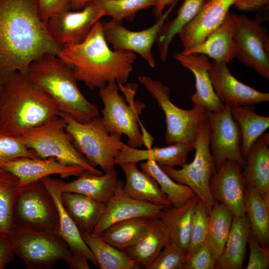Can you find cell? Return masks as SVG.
<instances>
[{
    "label": "cell",
    "instance_id": "obj_1",
    "mask_svg": "<svg viewBox=\"0 0 269 269\" xmlns=\"http://www.w3.org/2000/svg\"><path fill=\"white\" fill-rule=\"evenodd\" d=\"M40 18L37 0H0V88L12 74L28 75L30 63L62 48Z\"/></svg>",
    "mask_w": 269,
    "mask_h": 269
},
{
    "label": "cell",
    "instance_id": "obj_2",
    "mask_svg": "<svg viewBox=\"0 0 269 269\" xmlns=\"http://www.w3.org/2000/svg\"><path fill=\"white\" fill-rule=\"evenodd\" d=\"M57 56L73 69L77 80L91 90L109 83H127L136 57L131 51L111 50L100 21L84 41L63 45Z\"/></svg>",
    "mask_w": 269,
    "mask_h": 269
},
{
    "label": "cell",
    "instance_id": "obj_3",
    "mask_svg": "<svg viewBox=\"0 0 269 269\" xmlns=\"http://www.w3.org/2000/svg\"><path fill=\"white\" fill-rule=\"evenodd\" d=\"M61 113L54 100L28 75L16 72L0 88V130L12 136Z\"/></svg>",
    "mask_w": 269,
    "mask_h": 269
},
{
    "label": "cell",
    "instance_id": "obj_4",
    "mask_svg": "<svg viewBox=\"0 0 269 269\" xmlns=\"http://www.w3.org/2000/svg\"><path fill=\"white\" fill-rule=\"evenodd\" d=\"M28 76L54 100L61 113L82 123L99 116L97 105L78 88L73 69L57 55L46 54L32 61Z\"/></svg>",
    "mask_w": 269,
    "mask_h": 269
},
{
    "label": "cell",
    "instance_id": "obj_5",
    "mask_svg": "<svg viewBox=\"0 0 269 269\" xmlns=\"http://www.w3.org/2000/svg\"><path fill=\"white\" fill-rule=\"evenodd\" d=\"M137 89L135 83L112 82L100 89L98 95L104 104L101 119L108 132L125 134L128 145L138 148L144 145L139 117L146 105L134 101Z\"/></svg>",
    "mask_w": 269,
    "mask_h": 269
},
{
    "label": "cell",
    "instance_id": "obj_6",
    "mask_svg": "<svg viewBox=\"0 0 269 269\" xmlns=\"http://www.w3.org/2000/svg\"><path fill=\"white\" fill-rule=\"evenodd\" d=\"M41 158H55L66 165H77L95 175L103 173L94 167L75 147L65 128V123L59 116H54L44 123L13 136Z\"/></svg>",
    "mask_w": 269,
    "mask_h": 269
},
{
    "label": "cell",
    "instance_id": "obj_7",
    "mask_svg": "<svg viewBox=\"0 0 269 269\" xmlns=\"http://www.w3.org/2000/svg\"><path fill=\"white\" fill-rule=\"evenodd\" d=\"M59 117L65 122L75 147L94 167L99 166L105 172L115 168L114 160L124 143L122 135L109 134L99 116L86 123L62 113Z\"/></svg>",
    "mask_w": 269,
    "mask_h": 269
},
{
    "label": "cell",
    "instance_id": "obj_8",
    "mask_svg": "<svg viewBox=\"0 0 269 269\" xmlns=\"http://www.w3.org/2000/svg\"><path fill=\"white\" fill-rule=\"evenodd\" d=\"M210 125L207 118L199 126L194 144V157L181 168L158 164L176 182L187 185L194 192L210 212L214 199L210 189L211 179L216 170L210 146Z\"/></svg>",
    "mask_w": 269,
    "mask_h": 269
},
{
    "label": "cell",
    "instance_id": "obj_9",
    "mask_svg": "<svg viewBox=\"0 0 269 269\" xmlns=\"http://www.w3.org/2000/svg\"><path fill=\"white\" fill-rule=\"evenodd\" d=\"M13 252L28 269H49L59 260L65 262L72 253L57 234L14 225L9 234Z\"/></svg>",
    "mask_w": 269,
    "mask_h": 269
},
{
    "label": "cell",
    "instance_id": "obj_10",
    "mask_svg": "<svg viewBox=\"0 0 269 269\" xmlns=\"http://www.w3.org/2000/svg\"><path fill=\"white\" fill-rule=\"evenodd\" d=\"M138 80L145 88L163 111L166 125L165 141L168 144L181 142L194 146L197 129L207 118V111L194 106L190 110L180 108L170 99V89L161 82L146 76Z\"/></svg>",
    "mask_w": 269,
    "mask_h": 269
},
{
    "label": "cell",
    "instance_id": "obj_11",
    "mask_svg": "<svg viewBox=\"0 0 269 269\" xmlns=\"http://www.w3.org/2000/svg\"><path fill=\"white\" fill-rule=\"evenodd\" d=\"M13 221L22 228L58 235V211L41 180L21 186L14 209Z\"/></svg>",
    "mask_w": 269,
    "mask_h": 269
},
{
    "label": "cell",
    "instance_id": "obj_12",
    "mask_svg": "<svg viewBox=\"0 0 269 269\" xmlns=\"http://www.w3.org/2000/svg\"><path fill=\"white\" fill-rule=\"evenodd\" d=\"M234 23L233 38L237 55L243 64L269 79V35L268 28L258 18L231 13Z\"/></svg>",
    "mask_w": 269,
    "mask_h": 269
},
{
    "label": "cell",
    "instance_id": "obj_13",
    "mask_svg": "<svg viewBox=\"0 0 269 269\" xmlns=\"http://www.w3.org/2000/svg\"><path fill=\"white\" fill-rule=\"evenodd\" d=\"M105 12L98 0H91L81 9L71 10L51 16L46 21L48 31L59 45L82 42Z\"/></svg>",
    "mask_w": 269,
    "mask_h": 269
},
{
    "label": "cell",
    "instance_id": "obj_14",
    "mask_svg": "<svg viewBox=\"0 0 269 269\" xmlns=\"http://www.w3.org/2000/svg\"><path fill=\"white\" fill-rule=\"evenodd\" d=\"M176 3L170 5L153 25L140 31L130 30L120 21L112 19L102 22L106 40L112 44L114 50L136 53L150 67L154 68L156 61L152 53L153 45L161 27Z\"/></svg>",
    "mask_w": 269,
    "mask_h": 269
},
{
    "label": "cell",
    "instance_id": "obj_15",
    "mask_svg": "<svg viewBox=\"0 0 269 269\" xmlns=\"http://www.w3.org/2000/svg\"><path fill=\"white\" fill-rule=\"evenodd\" d=\"M210 125V146L216 169L225 160L238 162L243 168L246 161L241 151L239 127L234 120L231 106L224 105L218 112H207Z\"/></svg>",
    "mask_w": 269,
    "mask_h": 269
},
{
    "label": "cell",
    "instance_id": "obj_16",
    "mask_svg": "<svg viewBox=\"0 0 269 269\" xmlns=\"http://www.w3.org/2000/svg\"><path fill=\"white\" fill-rule=\"evenodd\" d=\"M243 167L232 160L224 161L213 175L210 183L212 195L224 204L233 216L244 215V193L246 187Z\"/></svg>",
    "mask_w": 269,
    "mask_h": 269
},
{
    "label": "cell",
    "instance_id": "obj_17",
    "mask_svg": "<svg viewBox=\"0 0 269 269\" xmlns=\"http://www.w3.org/2000/svg\"><path fill=\"white\" fill-rule=\"evenodd\" d=\"M209 73L214 92L224 105L253 106L269 101V93L259 91L239 81L225 63L213 61Z\"/></svg>",
    "mask_w": 269,
    "mask_h": 269
},
{
    "label": "cell",
    "instance_id": "obj_18",
    "mask_svg": "<svg viewBox=\"0 0 269 269\" xmlns=\"http://www.w3.org/2000/svg\"><path fill=\"white\" fill-rule=\"evenodd\" d=\"M123 187L122 181L118 179L114 194L105 203L103 215L93 233L99 235L111 225L128 219L159 218L161 210L166 207L131 198L124 192Z\"/></svg>",
    "mask_w": 269,
    "mask_h": 269
},
{
    "label": "cell",
    "instance_id": "obj_19",
    "mask_svg": "<svg viewBox=\"0 0 269 269\" xmlns=\"http://www.w3.org/2000/svg\"><path fill=\"white\" fill-rule=\"evenodd\" d=\"M0 167L15 175L23 186L53 174L62 178L78 176L85 170L77 165H66L53 157L47 158L19 157L3 162Z\"/></svg>",
    "mask_w": 269,
    "mask_h": 269
},
{
    "label": "cell",
    "instance_id": "obj_20",
    "mask_svg": "<svg viewBox=\"0 0 269 269\" xmlns=\"http://www.w3.org/2000/svg\"><path fill=\"white\" fill-rule=\"evenodd\" d=\"M236 0H208L195 17L177 34L184 47L191 48L203 42L223 21Z\"/></svg>",
    "mask_w": 269,
    "mask_h": 269
},
{
    "label": "cell",
    "instance_id": "obj_21",
    "mask_svg": "<svg viewBox=\"0 0 269 269\" xmlns=\"http://www.w3.org/2000/svg\"><path fill=\"white\" fill-rule=\"evenodd\" d=\"M174 56L195 77V92L191 97L194 106L202 107L207 112L222 110L224 104L218 98L212 87L209 73L212 62L208 57L203 54L182 52L175 53Z\"/></svg>",
    "mask_w": 269,
    "mask_h": 269
},
{
    "label": "cell",
    "instance_id": "obj_22",
    "mask_svg": "<svg viewBox=\"0 0 269 269\" xmlns=\"http://www.w3.org/2000/svg\"><path fill=\"white\" fill-rule=\"evenodd\" d=\"M194 149L190 144L178 142L163 147L154 146L146 149L130 147L124 143L115 165L125 163H137L142 160H152L158 164L182 167L187 163L188 153Z\"/></svg>",
    "mask_w": 269,
    "mask_h": 269
},
{
    "label": "cell",
    "instance_id": "obj_23",
    "mask_svg": "<svg viewBox=\"0 0 269 269\" xmlns=\"http://www.w3.org/2000/svg\"><path fill=\"white\" fill-rule=\"evenodd\" d=\"M52 196L59 213L58 235L67 244L72 255L82 257L90 261L95 267L98 264L91 250L83 239L81 233L75 223L65 209L61 198L58 179L50 176L41 179Z\"/></svg>",
    "mask_w": 269,
    "mask_h": 269
},
{
    "label": "cell",
    "instance_id": "obj_24",
    "mask_svg": "<svg viewBox=\"0 0 269 269\" xmlns=\"http://www.w3.org/2000/svg\"><path fill=\"white\" fill-rule=\"evenodd\" d=\"M234 23L229 11L222 23L212 31L200 44L181 52L184 54H203L213 61L227 64L237 55L233 38Z\"/></svg>",
    "mask_w": 269,
    "mask_h": 269
},
{
    "label": "cell",
    "instance_id": "obj_25",
    "mask_svg": "<svg viewBox=\"0 0 269 269\" xmlns=\"http://www.w3.org/2000/svg\"><path fill=\"white\" fill-rule=\"evenodd\" d=\"M268 134H262L254 143L246 158L242 171L246 186L257 189L269 200V148Z\"/></svg>",
    "mask_w": 269,
    "mask_h": 269
},
{
    "label": "cell",
    "instance_id": "obj_26",
    "mask_svg": "<svg viewBox=\"0 0 269 269\" xmlns=\"http://www.w3.org/2000/svg\"><path fill=\"white\" fill-rule=\"evenodd\" d=\"M118 181L114 168L99 175L85 171L70 182L58 179V185L61 192L77 193L106 203L113 196Z\"/></svg>",
    "mask_w": 269,
    "mask_h": 269
},
{
    "label": "cell",
    "instance_id": "obj_27",
    "mask_svg": "<svg viewBox=\"0 0 269 269\" xmlns=\"http://www.w3.org/2000/svg\"><path fill=\"white\" fill-rule=\"evenodd\" d=\"M171 241L165 225L159 218L148 219L144 236L136 244L121 250L141 268L147 269L162 249Z\"/></svg>",
    "mask_w": 269,
    "mask_h": 269
},
{
    "label": "cell",
    "instance_id": "obj_28",
    "mask_svg": "<svg viewBox=\"0 0 269 269\" xmlns=\"http://www.w3.org/2000/svg\"><path fill=\"white\" fill-rule=\"evenodd\" d=\"M120 166L126 177L123 190L126 195L134 199L159 206H171L156 181L148 174L138 170L136 163H125Z\"/></svg>",
    "mask_w": 269,
    "mask_h": 269
},
{
    "label": "cell",
    "instance_id": "obj_29",
    "mask_svg": "<svg viewBox=\"0 0 269 269\" xmlns=\"http://www.w3.org/2000/svg\"><path fill=\"white\" fill-rule=\"evenodd\" d=\"M61 198L65 209L80 233L93 232L103 215L105 203L73 192H61Z\"/></svg>",
    "mask_w": 269,
    "mask_h": 269
},
{
    "label": "cell",
    "instance_id": "obj_30",
    "mask_svg": "<svg viewBox=\"0 0 269 269\" xmlns=\"http://www.w3.org/2000/svg\"><path fill=\"white\" fill-rule=\"evenodd\" d=\"M251 233L246 215L233 216L230 231L216 269H241L245 260L248 238Z\"/></svg>",
    "mask_w": 269,
    "mask_h": 269
},
{
    "label": "cell",
    "instance_id": "obj_31",
    "mask_svg": "<svg viewBox=\"0 0 269 269\" xmlns=\"http://www.w3.org/2000/svg\"><path fill=\"white\" fill-rule=\"evenodd\" d=\"M199 200V198L195 195L180 207H164L161 210L159 217L167 228L171 240L186 252L190 241L192 215Z\"/></svg>",
    "mask_w": 269,
    "mask_h": 269
},
{
    "label": "cell",
    "instance_id": "obj_32",
    "mask_svg": "<svg viewBox=\"0 0 269 269\" xmlns=\"http://www.w3.org/2000/svg\"><path fill=\"white\" fill-rule=\"evenodd\" d=\"M244 203L251 233L262 247L268 246L269 200L265 199L255 188L246 186Z\"/></svg>",
    "mask_w": 269,
    "mask_h": 269
},
{
    "label": "cell",
    "instance_id": "obj_33",
    "mask_svg": "<svg viewBox=\"0 0 269 269\" xmlns=\"http://www.w3.org/2000/svg\"><path fill=\"white\" fill-rule=\"evenodd\" d=\"M81 236L95 257L101 269H137L142 268L123 251L104 241L93 232L81 233Z\"/></svg>",
    "mask_w": 269,
    "mask_h": 269
},
{
    "label": "cell",
    "instance_id": "obj_34",
    "mask_svg": "<svg viewBox=\"0 0 269 269\" xmlns=\"http://www.w3.org/2000/svg\"><path fill=\"white\" fill-rule=\"evenodd\" d=\"M252 107H231L232 117L240 129L241 151L245 159L254 143L269 127V118L257 114Z\"/></svg>",
    "mask_w": 269,
    "mask_h": 269
},
{
    "label": "cell",
    "instance_id": "obj_35",
    "mask_svg": "<svg viewBox=\"0 0 269 269\" xmlns=\"http://www.w3.org/2000/svg\"><path fill=\"white\" fill-rule=\"evenodd\" d=\"M207 0H184L175 18L163 24L155 41L162 61L167 59L169 47L174 37L195 17Z\"/></svg>",
    "mask_w": 269,
    "mask_h": 269
},
{
    "label": "cell",
    "instance_id": "obj_36",
    "mask_svg": "<svg viewBox=\"0 0 269 269\" xmlns=\"http://www.w3.org/2000/svg\"><path fill=\"white\" fill-rule=\"evenodd\" d=\"M147 228L148 219L133 218L115 223L99 235L111 245L122 250L138 243Z\"/></svg>",
    "mask_w": 269,
    "mask_h": 269
},
{
    "label": "cell",
    "instance_id": "obj_37",
    "mask_svg": "<svg viewBox=\"0 0 269 269\" xmlns=\"http://www.w3.org/2000/svg\"><path fill=\"white\" fill-rule=\"evenodd\" d=\"M233 215L223 203L216 201L209 212L207 244L217 261L227 240Z\"/></svg>",
    "mask_w": 269,
    "mask_h": 269
},
{
    "label": "cell",
    "instance_id": "obj_38",
    "mask_svg": "<svg viewBox=\"0 0 269 269\" xmlns=\"http://www.w3.org/2000/svg\"><path fill=\"white\" fill-rule=\"evenodd\" d=\"M141 170L151 176L166 195L171 206L180 207L196 194L189 186L176 182L154 160H148L140 164Z\"/></svg>",
    "mask_w": 269,
    "mask_h": 269
},
{
    "label": "cell",
    "instance_id": "obj_39",
    "mask_svg": "<svg viewBox=\"0 0 269 269\" xmlns=\"http://www.w3.org/2000/svg\"><path fill=\"white\" fill-rule=\"evenodd\" d=\"M21 187L15 175L0 167V234L9 235L13 227L14 209Z\"/></svg>",
    "mask_w": 269,
    "mask_h": 269
},
{
    "label": "cell",
    "instance_id": "obj_40",
    "mask_svg": "<svg viewBox=\"0 0 269 269\" xmlns=\"http://www.w3.org/2000/svg\"><path fill=\"white\" fill-rule=\"evenodd\" d=\"M209 211L199 199L194 209L190 229V241L187 251V260L205 243L207 238Z\"/></svg>",
    "mask_w": 269,
    "mask_h": 269
},
{
    "label": "cell",
    "instance_id": "obj_41",
    "mask_svg": "<svg viewBox=\"0 0 269 269\" xmlns=\"http://www.w3.org/2000/svg\"><path fill=\"white\" fill-rule=\"evenodd\" d=\"M105 15L113 20L122 21L132 20L135 13L143 9L154 6L157 0H98Z\"/></svg>",
    "mask_w": 269,
    "mask_h": 269
},
{
    "label": "cell",
    "instance_id": "obj_42",
    "mask_svg": "<svg viewBox=\"0 0 269 269\" xmlns=\"http://www.w3.org/2000/svg\"><path fill=\"white\" fill-rule=\"evenodd\" d=\"M187 261L185 251L171 240L147 269H184Z\"/></svg>",
    "mask_w": 269,
    "mask_h": 269
},
{
    "label": "cell",
    "instance_id": "obj_43",
    "mask_svg": "<svg viewBox=\"0 0 269 269\" xmlns=\"http://www.w3.org/2000/svg\"><path fill=\"white\" fill-rule=\"evenodd\" d=\"M19 157L40 158L34 150L0 130V167L3 162Z\"/></svg>",
    "mask_w": 269,
    "mask_h": 269
},
{
    "label": "cell",
    "instance_id": "obj_44",
    "mask_svg": "<svg viewBox=\"0 0 269 269\" xmlns=\"http://www.w3.org/2000/svg\"><path fill=\"white\" fill-rule=\"evenodd\" d=\"M249 258L246 269H267L269 267V248L262 247L251 233L248 240Z\"/></svg>",
    "mask_w": 269,
    "mask_h": 269
},
{
    "label": "cell",
    "instance_id": "obj_45",
    "mask_svg": "<svg viewBox=\"0 0 269 269\" xmlns=\"http://www.w3.org/2000/svg\"><path fill=\"white\" fill-rule=\"evenodd\" d=\"M216 263L206 239L203 245L187 260L184 269H214Z\"/></svg>",
    "mask_w": 269,
    "mask_h": 269
},
{
    "label": "cell",
    "instance_id": "obj_46",
    "mask_svg": "<svg viewBox=\"0 0 269 269\" xmlns=\"http://www.w3.org/2000/svg\"><path fill=\"white\" fill-rule=\"evenodd\" d=\"M40 18L44 22L52 16L71 9V0H37Z\"/></svg>",
    "mask_w": 269,
    "mask_h": 269
},
{
    "label": "cell",
    "instance_id": "obj_47",
    "mask_svg": "<svg viewBox=\"0 0 269 269\" xmlns=\"http://www.w3.org/2000/svg\"><path fill=\"white\" fill-rule=\"evenodd\" d=\"M15 257L9 235L0 234V269H4Z\"/></svg>",
    "mask_w": 269,
    "mask_h": 269
},
{
    "label": "cell",
    "instance_id": "obj_48",
    "mask_svg": "<svg viewBox=\"0 0 269 269\" xmlns=\"http://www.w3.org/2000/svg\"><path fill=\"white\" fill-rule=\"evenodd\" d=\"M269 0H236L233 5L241 11L254 12L269 6Z\"/></svg>",
    "mask_w": 269,
    "mask_h": 269
},
{
    "label": "cell",
    "instance_id": "obj_49",
    "mask_svg": "<svg viewBox=\"0 0 269 269\" xmlns=\"http://www.w3.org/2000/svg\"><path fill=\"white\" fill-rule=\"evenodd\" d=\"M178 1V0H157L153 10L156 19H158L161 16L166 6L176 3Z\"/></svg>",
    "mask_w": 269,
    "mask_h": 269
},
{
    "label": "cell",
    "instance_id": "obj_50",
    "mask_svg": "<svg viewBox=\"0 0 269 269\" xmlns=\"http://www.w3.org/2000/svg\"><path fill=\"white\" fill-rule=\"evenodd\" d=\"M91 0H71V9L78 10L82 9Z\"/></svg>",
    "mask_w": 269,
    "mask_h": 269
}]
</instances>
